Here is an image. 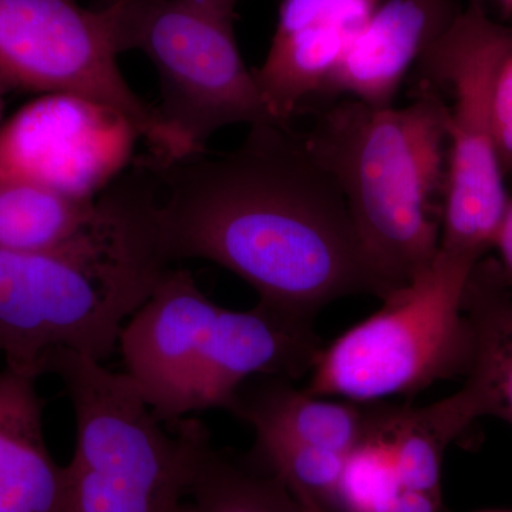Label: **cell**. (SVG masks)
I'll list each match as a JSON object with an SVG mask.
<instances>
[{
  "instance_id": "cell-1",
  "label": "cell",
  "mask_w": 512,
  "mask_h": 512,
  "mask_svg": "<svg viewBox=\"0 0 512 512\" xmlns=\"http://www.w3.org/2000/svg\"><path fill=\"white\" fill-rule=\"evenodd\" d=\"M150 161L158 244L171 265L214 262L252 286L259 305L311 322L346 296L386 298L339 185L285 124L249 127L220 156Z\"/></svg>"
},
{
  "instance_id": "cell-2",
  "label": "cell",
  "mask_w": 512,
  "mask_h": 512,
  "mask_svg": "<svg viewBox=\"0 0 512 512\" xmlns=\"http://www.w3.org/2000/svg\"><path fill=\"white\" fill-rule=\"evenodd\" d=\"M93 225L62 247L0 251V356L33 377L57 350L103 362L171 268L158 244L160 181L137 161L101 192Z\"/></svg>"
},
{
  "instance_id": "cell-3",
  "label": "cell",
  "mask_w": 512,
  "mask_h": 512,
  "mask_svg": "<svg viewBox=\"0 0 512 512\" xmlns=\"http://www.w3.org/2000/svg\"><path fill=\"white\" fill-rule=\"evenodd\" d=\"M303 141L339 185L387 295L409 284L440 249L447 133L439 90L417 82L404 107L335 101Z\"/></svg>"
},
{
  "instance_id": "cell-4",
  "label": "cell",
  "mask_w": 512,
  "mask_h": 512,
  "mask_svg": "<svg viewBox=\"0 0 512 512\" xmlns=\"http://www.w3.org/2000/svg\"><path fill=\"white\" fill-rule=\"evenodd\" d=\"M126 375L165 424L210 409L229 412L254 376L301 379L320 350L311 320L256 305L231 311L202 293L188 269L171 266L119 339Z\"/></svg>"
},
{
  "instance_id": "cell-5",
  "label": "cell",
  "mask_w": 512,
  "mask_h": 512,
  "mask_svg": "<svg viewBox=\"0 0 512 512\" xmlns=\"http://www.w3.org/2000/svg\"><path fill=\"white\" fill-rule=\"evenodd\" d=\"M42 375L62 380L76 423L64 512H192L195 457L210 434L202 421L168 431L126 373L79 353H50Z\"/></svg>"
},
{
  "instance_id": "cell-6",
  "label": "cell",
  "mask_w": 512,
  "mask_h": 512,
  "mask_svg": "<svg viewBox=\"0 0 512 512\" xmlns=\"http://www.w3.org/2000/svg\"><path fill=\"white\" fill-rule=\"evenodd\" d=\"M478 261L439 249L424 271L382 299L379 311L323 346L305 392L357 403L387 402L440 380L466 377L473 333L464 292Z\"/></svg>"
},
{
  "instance_id": "cell-7",
  "label": "cell",
  "mask_w": 512,
  "mask_h": 512,
  "mask_svg": "<svg viewBox=\"0 0 512 512\" xmlns=\"http://www.w3.org/2000/svg\"><path fill=\"white\" fill-rule=\"evenodd\" d=\"M234 6L111 0L101 8L119 55L140 50L153 63L163 100L158 113L198 154L222 128L276 123L239 50Z\"/></svg>"
},
{
  "instance_id": "cell-8",
  "label": "cell",
  "mask_w": 512,
  "mask_h": 512,
  "mask_svg": "<svg viewBox=\"0 0 512 512\" xmlns=\"http://www.w3.org/2000/svg\"><path fill=\"white\" fill-rule=\"evenodd\" d=\"M512 50V28L490 18L483 0L460 9L421 57L417 82L446 100L447 181L440 249L481 259L493 249L511 195L494 140V89Z\"/></svg>"
},
{
  "instance_id": "cell-9",
  "label": "cell",
  "mask_w": 512,
  "mask_h": 512,
  "mask_svg": "<svg viewBox=\"0 0 512 512\" xmlns=\"http://www.w3.org/2000/svg\"><path fill=\"white\" fill-rule=\"evenodd\" d=\"M103 9L77 0H0V86L67 94L116 111L161 161L195 156L128 86Z\"/></svg>"
},
{
  "instance_id": "cell-10",
  "label": "cell",
  "mask_w": 512,
  "mask_h": 512,
  "mask_svg": "<svg viewBox=\"0 0 512 512\" xmlns=\"http://www.w3.org/2000/svg\"><path fill=\"white\" fill-rule=\"evenodd\" d=\"M138 138L116 111L43 94L0 127V177L92 200L120 177Z\"/></svg>"
},
{
  "instance_id": "cell-11",
  "label": "cell",
  "mask_w": 512,
  "mask_h": 512,
  "mask_svg": "<svg viewBox=\"0 0 512 512\" xmlns=\"http://www.w3.org/2000/svg\"><path fill=\"white\" fill-rule=\"evenodd\" d=\"M382 0H282L255 77L272 117L289 121L323 92L353 37Z\"/></svg>"
},
{
  "instance_id": "cell-12",
  "label": "cell",
  "mask_w": 512,
  "mask_h": 512,
  "mask_svg": "<svg viewBox=\"0 0 512 512\" xmlns=\"http://www.w3.org/2000/svg\"><path fill=\"white\" fill-rule=\"evenodd\" d=\"M458 12L456 0H382L353 37L320 96L393 106L407 74Z\"/></svg>"
},
{
  "instance_id": "cell-13",
  "label": "cell",
  "mask_w": 512,
  "mask_h": 512,
  "mask_svg": "<svg viewBox=\"0 0 512 512\" xmlns=\"http://www.w3.org/2000/svg\"><path fill=\"white\" fill-rule=\"evenodd\" d=\"M36 380L0 370V512L66 510V467L47 446Z\"/></svg>"
},
{
  "instance_id": "cell-14",
  "label": "cell",
  "mask_w": 512,
  "mask_h": 512,
  "mask_svg": "<svg viewBox=\"0 0 512 512\" xmlns=\"http://www.w3.org/2000/svg\"><path fill=\"white\" fill-rule=\"evenodd\" d=\"M229 413L247 421L254 433L278 434L348 457L365 434L369 403L313 396L284 376H254L239 387Z\"/></svg>"
},
{
  "instance_id": "cell-15",
  "label": "cell",
  "mask_w": 512,
  "mask_h": 512,
  "mask_svg": "<svg viewBox=\"0 0 512 512\" xmlns=\"http://www.w3.org/2000/svg\"><path fill=\"white\" fill-rule=\"evenodd\" d=\"M464 312L473 355L458 390L474 420L497 417L512 426V288L493 259H480L468 278Z\"/></svg>"
},
{
  "instance_id": "cell-16",
  "label": "cell",
  "mask_w": 512,
  "mask_h": 512,
  "mask_svg": "<svg viewBox=\"0 0 512 512\" xmlns=\"http://www.w3.org/2000/svg\"><path fill=\"white\" fill-rule=\"evenodd\" d=\"M99 197H70L42 185L0 177V251L62 247L97 220Z\"/></svg>"
},
{
  "instance_id": "cell-17",
  "label": "cell",
  "mask_w": 512,
  "mask_h": 512,
  "mask_svg": "<svg viewBox=\"0 0 512 512\" xmlns=\"http://www.w3.org/2000/svg\"><path fill=\"white\" fill-rule=\"evenodd\" d=\"M192 512H308L274 474L251 457L201 441L190 488Z\"/></svg>"
},
{
  "instance_id": "cell-18",
  "label": "cell",
  "mask_w": 512,
  "mask_h": 512,
  "mask_svg": "<svg viewBox=\"0 0 512 512\" xmlns=\"http://www.w3.org/2000/svg\"><path fill=\"white\" fill-rule=\"evenodd\" d=\"M441 500L413 493L400 481L392 454L377 430L372 403L365 434L350 451L336 493V512H440Z\"/></svg>"
},
{
  "instance_id": "cell-19",
  "label": "cell",
  "mask_w": 512,
  "mask_h": 512,
  "mask_svg": "<svg viewBox=\"0 0 512 512\" xmlns=\"http://www.w3.org/2000/svg\"><path fill=\"white\" fill-rule=\"evenodd\" d=\"M494 140L505 180L512 177V50L505 57L494 89Z\"/></svg>"
},
{
  "instance_id": "cell-20",
  "label": "cell",
  "mask_w": 512,
  "mask_h": 512,
  "mask_svg": "<svg viewBox=\"0 0 512 512\" xmlns=\"http://www.w3.org/2000/svg\"><path fill=\"white\" fill-rule=\"evenodd\" d=\"M493 249L497 251L501 274L512 288V197L505 208L503 221L495 235Z\"/></svg>"
},
{
  "instance_id": "cell-21",
  "label": "cell",
  "mask_w": 512,
  "mask_h": 512,
  "mask_svg": "<svg viewBox=\"0 0 512 512\" xmlns=\"http://www.w3.org/2000/svg\"><path fill=\"white\" fill-rule=\"evenodd\" d=\"M500 2L508 12L512 13V0H500Z\"/></svg>"
},
{
  "instance_id": "cell-22",
  "label": "cell",
  "mask_w": 512,
  "mask_h": 512,
  "mask_svg": "<svg viewBox=\"0 0 512 512\" xmlns=\"http://www.w3.org/2000/svg\"><path fill=\"white\" fill-rule=\"evenodd\" d=\"M3 99H2V86H0V114H2Z\"/></svg>"
},
{
  "instance_id": "cell-23",
  "label": "cell",
  "mask_w": 512,
  "mask_h": 512,
  "mask_svg": "<svg viewBox=\"0 0 512 512\" xmlns=\"http://www.w3.org/2000/svg\"><path fill=\"white\" fill-rule=\"evenodd\" d=\"M218 2L232 3V5H235V2H237V0H218Z\"/></svg>"
},
{
  "instance_id": "cell-24",
  "label": "cell",
  "mask_w": 512,
  "mask_h": 512,
  "mask_svg": "<svg viewBox=\"0 0 512 512\" xmlns=\"http://www.w3.org/2000/svg\"><path fill=\"white\" fill-rule=\"evenodd\" d=\"M480 512H512V510H494V511H480Z\"/></svg>"
}]
</instances>
